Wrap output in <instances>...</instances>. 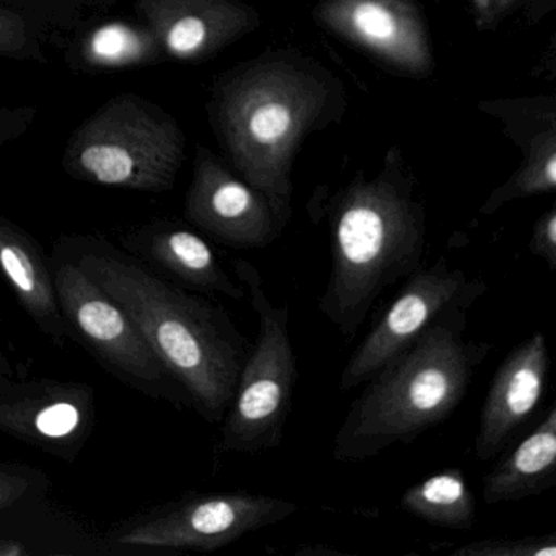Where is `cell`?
<instances>
[{
	"instance_id": "cell-2",
	"label": "cell",
	"mask_w": 556,
	"mask_h": 556,
	"mask_svg": "<svg viewBox=\"0 0 556 556\" xmlns=\"http://www.w3.org/2000/svg\"><path fill=\"white\" fill-rule=\"evenodd\" d=\"M464 308L445 312L415 343L380 367L351 403L333 439L337 462L409 444L454 415L493 346L471 340Z\"/></svg>"
},
{
	"instance_id": "cell-8",
	"label": "cell",
	"mask_w": 556,
	"mask_h": 556,
	"mask_svg": "<svg viewBox=\"0 0 556 556\" xmlns=\"http://www.w3.org/2000/svg\"><path fill=\"white\" fill-rule=\"evenodd\" d=\"M298 513V504L249 491L204 494L122 536L123 543L152 548H223L249 533Z\"/></svg>"
},
{
	"instance_id": "cell-9",
	"label": "cell",
	"mask_w": 556,
	"mask_h": 556,
	"mask_svg": "<svg viewBox=\"0 0 556 556\" xmlns=\"http://www.w3.org/2000/svg\"><path fill=\"white\" fill-rule=\"evenodd\" d=\"M58 302L103 361L142 382H159L165 372L154 351L126 312L80 268L66 263L54 276Z\"/></svg>"
},
{
	"instance_id": "cell-20",
	"label": "cell",
	"mask_w": 556,
	"mask_h": 556,
	"mask_svg": "<svg viewBox=\"0 0 556 556\" xmlns=\"http://www.w3.org/2000/svg\"><path fill=\"white\" fill-rule=\"evenodd\" d=\"M0 56L40 60L37 43L21 15L0 8Z\"/></svg>"
},
{
	"instance_id": "cell-18",
	"label": "cell",
	"mask_w": 556,
	"mask_h": 556,
	"mask_svg": "<svg viewBox=\"0 0 556 556\" xmlns=\"http://www.w3.org/2000/svg\"><path fill=\"white\" fill-rule=\"evenodd\" d=\"M80 54L96 70H131L155 63L164 51L148 25L112 22L87 35Z\"/></svg>"
},
{
	"instance_id": "cell-4",
	"label": "cell",
	"mask_w": 556,
	"mask_h": 556,
	"mask_svg": "<svg viewBox=\"0 0 556 556\" xmlns=\"http://www.w3.org/2000/svg\"><path fill=\"white\" fill-rule=\"evenodd\" d=\"M321 93L317 83L285 66L247 74L220 93L217 118L233 162L285 224L291 216L292 154L320 109Z\"/></svg>"
},
{
	"instance_id": "cell-22",
	"label": "cell",
	"mask_w": 556,
	"mask_h": 556,
	"mask_svg": "<svg viewBox=\"0 0 556 556\" xmlns=\"http://www.w3.org/2000/svg\"><path fill=\"white\" fill-rule=\"evenodd\" d=\"M529 250L533 256L543 260L552 271L556 269V210L546 211L535 226L530 237Z\"/></svg>"
},
{
	"instance_id": "cell-19",
	"label": "cell",
	"mask_w": 556,
	"mask_h": 556,
	"mask_svg": "<svg viewBox=\"0 0 556 556\" xmlns=\"http://www.w3.org/2000/svg\"><path fill=\"white\" fill-rule=\"evenodd\" d=\"M454 556H555L556 533L522 539H486L458 546Z\"/></svg>"
},
{
	"instance_id": "cell-11",
	"label": "cell",
	"mask_w": 556,
	"mask_h": 556,
	"mask_svg": "<svg viewBox=\"0 0 556 556\" xmlns=\"http://www.w3.org/2000/svg\"><path fill=\"white\" fill-rule=\"evenodd\" d=\"M549 354L540 331L514 348L497 367L478 421L475 455L488 462L535 412L548 382Z\"/></svg>"
},
{
	"instance_id": "cell-6",
	"label": "cell",
	"mask_w": 556,
	"mask_h": 556,
	"mask_svg": "<svg viewBox=\"0 0 556 556\" xmlns=\"http://www.w3.org/2000/svg\"><path fill=\"white\" fill-rule=\"evenodd\" d=\"M233 273L258 318V334L224 416L220 447L237 454H263L278 448L285 438L298 383V359L289 334L288 304L273 302L258 269L247 260H236Z\"/></svg>"
},
{
	"instance_id": "cell-17",
	"label": "cell",
	"mask_w": 556,
	"mask_h": 556,
	"mask_svg": "<svg viewBox=\"0 0 556 556\" xmlns=\"http://www.w3.org/2000/svg\"><path fill=\"white\" fill-rule=\"evenodd\" d=\"M400 507L435 527L468 530L477 519V504L460 468L438 471L403 493Z\"/></svg>"
},
{
	"instance_id": "cell-14",
	"label": "cell",
	"mask_w": 556,
	"mask_h": 556,
	"mask_svg": "<svg viewBox=\"0 0 556 556\" xmlns=\"http://www.w3.org/2000/svg\"><path fill=\"white\" fill-rule=\"evenodd\" d=\"M0 269L38 327L54 340L63 341L66 325L40 247L5 217H0Z\"/></svg>"
},
{
	"instance_id": "cell-15",
	"label": "cell",
	"mask_w": 556,
	"mask_h": 556,
	"mask_svg": "<svg viewBox=\"0 0 556 556\" xmlns=\"http://www.w3.org/2000/svg\"><path fill=\"white\" fill-rule=\"evenodd\" d=\"M556 484V406L483 481L486 504L510 503L545 493Z\"/></svg>"
},
{
	"instance_id": "cell-12",
	"label": "cell",
	"mask_w": 556,
	"mask_h": 556,
	"mask_svg": "<svg viewBox=\"0 0 556 556\" xmlns=\"http://www.w3.org/2000/svg\"><path fill=\"white\" fill-rule=\"evenodd\" d=\"M135 8L164 54L180 61L211 56L249 22L236 0H136Z\"/></svg>"
},
{
	"instance_id": "cell-1",
	"label": "cell",
	"mask_w": 556,
	"mask_h": 556,
	"mask_svg": "<svg viewBox=\"0 0 556 556\" xmlns=\"http://www.w3.org/2000/svg\"><path fill=\"white\" fill-rule=\"evenodd\" d=\"M77 265L131 318L194 408L223 421L250 351L229 315L112 253H84Z\"/></svg>"
},
{
	"instance_id": "cell-10",
	"label": "cell",
	"mask_w": 556,
	"mask_h": 556,
	"mask_svg": "<svg viewBox=\"0 0 556 556\" xmlns=\"http://www.w3.org/2000/svg\"><path fill=\"white\" fill-rule=\"evenodd\" d=\"M185 214L193 226L232 249H262L286 226L260 191L237 180L203 149L197 155Z\"/></svg>"
},
{
	"instance_id": "cell-5",
	"label": "cell",
	"mask_w": 556,
	"mask_h": 556,
	"mask_svg": "<svg viewBox=\"0 0 556 556\" xmlns=\"http://www.w3.org/2000/svg\"><path fill=\"white\" fill-rule=\"evenodd\" d=\"M185 136L174 116L136 93H118L71 136L70 177L86 184L164 193L184 162Z\"/></svg>"
},
{
	"instance_id": "cell-7",
	"label": "cell",
	"mask_w": 556,
	"mask_h": 556,
	"mask_svg": "<svg viewBox=\"0 0 556 556\" xmlns=\"http://www.w3.org/2000/svg\"><path fill=\"white\" fill-rule=\"evenodd\" d=\"M488 289L486 281L448 265L445 256L428 268L416 269L348 361L341 372L340 389L363 386L380 367L415 343L441 315L455 308L470 311Z\"/></svg>"
},
{
	"instance_id": "cell-3",
	"label": "cell",
	"mask_w": 556,
	"mask_h": 556,
	"mask_svg": "<svg viewBox=\"0 0 556 556\" xmlns=\"http://www.w3.org/2000/svg\"><path fill=\"white\" fill-rule=\"evenodd\" d=\"M331 268L320 314L353 340L377 299L421 268L426 214L405 181H357L328 211Z\"/></svg>"
},
{
	"instance_id": "cell-24",
	"label": "cell",
	"mask_w": 556,
	"mask_h": 556,
	"mask_svg": "<svg viewBox=\"0 0 556 556\" xmlns=\"http://www.w3.org/2000/svg\"><path fill=\"white\" fill-rule=\"evenodd\" d=\"M494 2L496 0H475V5H477V11L480 12V15H488Z\"/></svg>"
},
{
	"instance_id": "cell-23",
	"label": "cell",
	"mask_w": 556,
	"mask_h": 556,
	"mask_svg": "<svg viewBox=\"0 0 556 556\" xmlns=\"http://www.w3.org/2000/svg\"><path fill=\"white\" fill-rule=\"evenodd\" d=\"M35 116H37V110L31 106L0 109V149H4L9 142L25 135L34 123Z\"/></svg>"
},
{
	"instance_id": "cell-16",
	"label": "cell",
	"mask_w": 556,
	"mask_h": 556,
	"mask_svg": "<svg viewBox=\"0 0 556 556\" xmlns=\"http://www.w3.org/2000/svg\"><path fill=\"white\" fill-rule=\"evenodd\" d=\"M136 245L144 247L152 262L190 288L219 292L236 301L247 298L243 286L230 279L206 240L191 230L161 227L149 232L146 243Z\"/></svg>"
},
{
	"instance_id": "cell-13",
	"label": "cell",
	"mask_w": 556,
	"mask_h": 556,
	"mask_svg": "<svg viewBox=\"0 0 556 556\" xmlns=\"http://www.w3.org/2000/svg\"><path fill=\"white\" fill-rule=\"evenodd\" d=\"M325 17L337 30L399 66H428L425 30L412 9L400 0H334Z\"/></svg>"
},
{
	"instance_id": "cell-21",
	"label": "cell",
	"mask_w": 556,
	"mask_h": 556,
	"mask_svg": "<svg viewBox=\"0 0 556 556\" xmlns=\"http://www.w3.org/2000/svg\"><path fill=\"white\" fill-rule=\"evenodd\" d=\"M79 409L71 403L48 406L37 416V429L47 438H64L79 425Z\"/></svg>"
}]
</instances>
